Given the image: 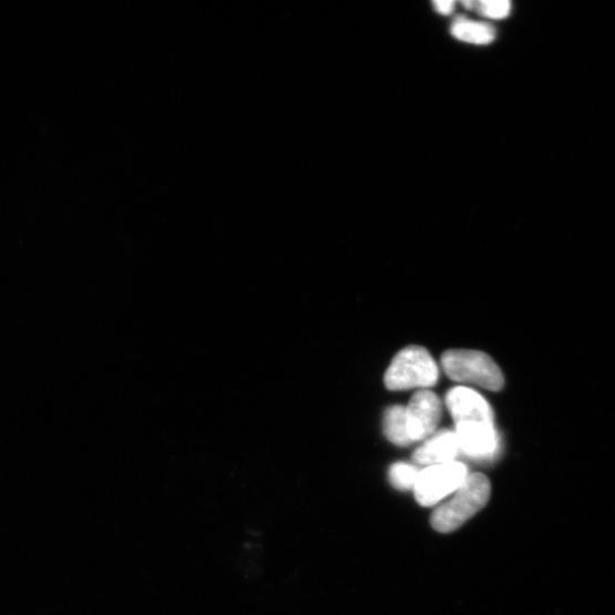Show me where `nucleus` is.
I'll return each instance as SVG.
<instances>
[{
    "label": "nucleus",
    "mask_w": 615,
    "mask_h": 615,
    "mask_svg": "<svg viewBox=\"0 0 615 615\" xmlns=\"http://www.w3.org/2000/svg\"><path fill=\"white\" fill-rule=\"evenodd\" d=\"M491 484L481 473L468 474L453 499L439 506L431 516L433 529L449 533L461 527L481 511L490 499Z\"/></svg>",
    "instance_id": "nucleus-1"
},
{
    "label": "nucleus",
    "mask_w": 615,
    "mask_h": 615,
    "mask_svg": "<svg viewBox=\"0 0 615 615\" xmlns=\"http://www.w3.org/2000/svg\"><path fill=\"white\" fill-rule=\"evenodd\" d=\"M441 362L445 375L457 382L479 386L490 391L504 387V376L486 353L474 350H449Z\"/></svg>",
    "instance_id": "nucleus-2"
},
{
    "label": "nucleus",
    "mask_w": 615,
    "mask_h": 615,
    "mask_svg": "<svg viewBox=\"0 0 615 615\" xmlns=\"http://www.w3.org/2000/svg\"><path fill=\"white\" fill-rule=\"evenodd\" d=\"M438 379V365L429 351L422 347L410 346L394 357L385 382L389 390L399 391L433 387Z\"/></svg>",
    "instance_id": "nucleus-3"
},
{
    "label": "nucleus",
    "mask_w": 615,
    "mask_h": 615,
    "mask_svg": "<svg viewBox=\"0 0 615 615\" xmlns=\"http://www.w3.org/2000/svg\"><path fill=\"white\" fill-rule=\"evenodd\" d=\"M468 476V469L460 462L429 467L420 472L414 486L416 499L424 508H430L453 494Z\"/></svg>",
    "instance_id": "nucleus-4"
},
{
    "label": "nucleus",
    "mask_w": 615,
    "mask_h": 615,
    "mask_svg": "<svg viewBox=\"0 0 615 615\" xmlns=\"http://www.w3.org/2000/svg\"><path fill=\"white\" fill-rule=\"evenodd\" d=\"M408 434L412 442L431 437L441 420L439 398L423 390L414 394L406 407Z\"/></svg>",
    "instance_id": "nucleus-5"
},
{
    "label": "nucleus",
    "mask_w": 615,
    "mask_h": 615,
    "mask_svg": "<svg viewBox=\"0 0 615 615\" xmlns=\"http://www.w3.org/2000/svg\"><path fill=\"white\" fill-rule=\"evenodd\" d=\"M445 403L455 424L483 423L494 426V413L485 399L469 388L451 389Z\"/></svg>",
    "instance_id": "nucleus-6"
},
{
    "label": "nucleus",
    "mask_w": 615,
    "mask_h": 615,
    "mask_svg": "<svg viewBox=\"0 0 615 615\" xmlns=\"http://www.w3.org/2000/svg\"><path fill=\"white\" fill-rule=\"evenodd\" d=\"M455 434L460 450L472 458L494 455L499 448V435L492 424L461 423L457 426Z\"/></svg>",
    "instance_id": "nucleus-7"
},
{
    "label": "nucleus",
    "mask_w": 615,
    "mask_h": 615,
    "mask_svg": "<svg viewBox=\"0 0 615 615\" xmlns=\"http://www.w3.org/2000/svg\"><path fill=\"white\" fill-rule=\"evenodd\" d=\"M460 447L455 432L441 431L417 449L413 460L419 465H440L454 462Z\"/></svg>",
    "instance_id": "nucleus-8"
},
{
    "label": "nucleus",
    "mask_w": 615,
    "mask_h": 615,
    "mask_svg": "<svg viewBox=\"0 0 615 615\" xmlns=\"http://www.w3.org/2000/svg\"><path fill=\"white\" fill-rule=\"evenodd\" d=\"M454 38L473 45H489L496 39V30L490 24L458 19L450 29Z\"/></svg>",
    "instance_id": "nucleus-9"
},
{
    "label": "nucleus",
    "mask_w": 615,
    "mask_h": 615,
    "mask_svg": "<svg viewBox=\"0 0 615 615\" xmlns=\"http://www.w3.org/2000/svg\"><path fill=\"white\" fill-rule=\"evenodd\" d=\"M385 433L397 445L413 443L408 434L406 407H390L385 414Z\"/></svg>",
    "instance_id": "nucleus-10"
},
{
    "label": "nucleus",
    "mask_w": 615,
    "mask_h": 615,
    "mask_svg": "<svg viewBox=\"0 0 615 615\" xmlns=\"http://www.w3.org/2000/svg\"><path fill=\"white\" fill-rule=\"evenodd\" d=\"M462 6L467 10L475 11L484 18L494 20L505 19L512 11V4L508 0H480V2L467 0Z\"/></svg>",
    "instance_id": "nucleus-11"
},
{
    "label": "nucleus",
    "mask_w": 615,
    "mask_h": 615,
    "mask_svg": "<svg viewBox=\"0 0 615 615\" xmlns=\"http://www.w3.org/2000/svg\"><path fill=\"white\" fill-rule=\"evenodd\" d=\"M420 471L414 467L406 463L393 464L389 472L391 484L398 490L414 489Z\"/></svg>",
    "instance_id": "nucleus-12"
},
{
    "label": "nucleus",
    "mask_w": 615,
    "mask_h": 615,
    "mask_svg": "<svg viewBox=\"0 0 615 615\" xmlns=\"http://www.w3.org/2000/svg\"><path fill=\"white\" fill-rule=\"evenodd\" d=\"M434 10L441 16H450L454 12L457 3L453 0H445V2H434Z\"/></svg>",
    "instance_id": "nucleus-13"
}]
</instances>
